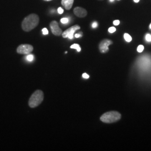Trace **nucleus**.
<instances>
[{"mask_svg":"<svg viewBox=\"0 0 151 151\" xmlns=\"http://www.w3.org/2000/svg\"><path fill=\"white\" fill-rule=\"evenodd\" d=\"M108 31L110 33H113L116 31V28L115 27H110L108 29Z\"/></svg>","mask_w":151,"mask_h":151,"instance_id":"nucleus-16","label":"nucleus"},{"mask_svg":"<svg viewBox=\"0 0 151 151\" xmlns=\"http://www.w3.org/2000/svg\"><path fill=\"white\" fill-rule=\"evenodd\" d=\"M44 1H50L52 0H44Z\"/></svg>","mask_w":151,"mask_h":151,"instance_id":"nucleus-25","label":"nucleus"},{"mask_svg":"<svg viewBox=\"0 0 151 151\" xmlns=\"http://www.w3.org/2000/svg\"><path fill=\"white\" fill-rule=\"evenodd\" d=\"M109 1H110V2H113L114 1V0H109Z\"/></svg>","mask_w":151,"mask_h":151,"instance_id":"nucleus-24","label":"nucleus"},{"mask_svg":"<svg viewBox=\"0 0 151 151\" xmlns=\"http://www.w3.org/2000/svg\"><path fill=\"white\" fill-rule=\"evenodd\" d=\"M33 47L30 44H22L17 48V53L20 54H29L33 50Z\"/></svg>","mask_w":151,"mask_h":151,"instance_id":"nucleus-5","label":"nucleus"},{"mask_svg":"<svg viewBox=\"0 0 151 151\" xmlns=\"http://www.w3.org/2000/svg\"><path fill=\"white\" fill-rule=\"evenodd\" d=\"M50 27L52 32L55 36H60L62 34V29L59 27L58 24L56 21H52L50 23Z\"/></svg>","mask_w":151,"mask_h":151,"instance_id":"nucleus-7","label":"nucleus"},{"mask_svg":"<svg viewBox=\"0 0 151 151\" xmlns=\"http://www.w3.org/2000/svg\"><path fill=\"white\" fill-rule=\"evenodd\" d=\"M121 119V114L118 111H111L104 114L100 120L105 123H113Z\"/></svg>","mask_w":151,"mask_h":151,"instance_id":"nucleus-3","label":"nucleus"},{"mask_svg":"<svg viewBox=\"0 0 151 151\" xmlns=\"http://www.w3.org/2000/svg\"><path fill=\"white\" fill-rule=\"evenodd\" d=\"M82 32H80V33H79V34H75V37L76 38H80L82 37Z\"/></svg>","mask_w":151,"mask_h":151,"instance_id":"nucleus-22","label":"nucleus"},{"mask_svg":"<svg viewBox=\"0 0 151 151\" xmlns=\"http://www.w3.org/2000/svg\"><path fill=\"white\" fill-rule=\"evenodd\" d=\"M74 2V0H62L61 4L65 8V9L68 10L72 8Z\"/></svg>","mask_w":151,"mask_h":151,"instance_id":"nucleus-9","label":"nucleus"},{"mask_svg":"<svg viewBox=\"0 0 151 151\" xmlns=\"http://www.w3.org/2000/svg\"><path fill=\"white\" fill-rule=\"evenodd\" d=\"M34 55L32 54H29L27 56L26 59L29 62H32V60H34Z\"/></svg>","mask_w":151,"mask_h":151,"instance_id":"nucleus-12","label":"nucleus"},{"mask_svg":"<svg viewBox=\"0 0 151 151\" xmlns=\"http://www.w3.org/2000/svg\"><path fill=\"white\" fill-rule=\"evenodd\" d=\"M133 1H134V2H135V3H138V2H139V0H133Z\"/></svg>","mask_w":151,"mask_h":151,"instance_id":"nucleus-23","label":"nucleus"},{"mask_svg":"<svg viewBox=\"0 0 151 151\" xmlns=\"http://www.w3.org/2000/svg\"><path fill=\"white\" fill-rule=\"evenodd\" d=\"M119 24H120V21L118 20H115L114 21L113 24L115 26H117V25H119Z\"/></svg>","mask_w":151,"mask_h":151,"instance_id":"nucleus-19","label":"nucleus"},{"mask_svg":"<svg viewBox=\"0 0 151 151\" xmlns=\"http://www.w3.org/2000/svg\"><path fill=\"white\" fill-rule=\"evenodd\" d=\"M113 44V42L109 39H104L99 44V50L102 53H106L109 51V46Z\"/></svg>","mask_w":151,"mask_h":151,"instance_id":"nucleus-6","label":"nucleus"},{"mask_svg":"<svg viewBox=\"0 0 151 151\" xmlns=\"http://www.w3.org/2000/svg\"><path fill=\"white\" fill-rule=\"evenodd\" d=\"M60 22L62 23V24H67L68 22H69V19L67 17H63L62 19H61L60 20Z\"/></svg>","mask_w":151,"mask_h":151,"instance_id":"nucleus-13","label":"nucleus"},{"mask_svg":"<svg viewBox=\"0 0 151 151\" xmlns=\"http://www.w3.org/2000/svg\"><path fill=\"white\" fill-rule=\"evenodd\" d=\"M124 38L125 40H126V42H130L132 40V38L131 37V36L129 34H128L127 33L124 34Z\"/></svg>","mask_w":151,"mask_h":151,"instance_id":"nucleus-11","label":"nucleus"},{"mask_svg":"<svg viewBox=\"0 0 151 151\" xmlns=\"http://www.w3.org/2000/svg\"><path fill=\"white\" fill-rule=\"evenodd\" d=\"M89 75H87L86 73H84L83 75H82V77L84 78H86V79H88L89 78Z\"/></svg>","mask_w":151,"mask_h":151,"instance_id":"nucleus-21","label":"nucleus"},{"mask_svg":"<svg viewBox=\"0 0 151 151\" xmlns=\"http://www.w3.org/2000/svg\"><path fill=\"white\" fill-rule=\"evenodd\" d=\"M118 1H119V0H118Z\"/></svg>","mask_w":151,"mask_h":151,"instance_id":"nucleus-28","label":"nucleus"},{"mask_svg":"<svg viewBox=\"0 0 151 151\" xmlns=\"http://www.w3.org/2000/svg\"><path fill=\"white\" fill-rule=\"evenodd\" d=\"M42 32H43V35H47V34H48V30L47 28H43L42 29Z\"/></svg>","mask_w":151,"mask_h":151,"instance_id":"nucleus-17","label":"nucleus"},{"mask_svg":"<svg viewBox=\"0 0 151 151\" xmlns=\"http://www.w3.org/2000/svg\"><path fill=\"white\" fill-rule=\"evenodd\" d=\"M39 17L35 14H32L25 17L22 22V30L26 32H29L37 27L39 24Z\"/></svg>","mask_w":151,"mask_h":151,"instance_id":"nucleus-1","label":"nucleus"},{"mask_svg":"<svg viewBox=\"0 0 151 151\" xmlns=\"http://www.w3.org/2000/svg\"><path fill=\"white\" fill-rule=\"evenodd\" d=\"M150 28L151 29V24H150Z\"/></svg>","mask_w":151,"mask_h":151,"instance_id":"nucleus-26","label":"nucleus"},{"mask_svg":"<svg viewBox=\"0 0 151 151\" xmlns=\"http://www.w3.org/2000/svg\"><path fill=\"white\" fill-rule=\"evenodd\" d=\"M70 48L71 49H77L78 52H80L81 51L80 46L79 45V44H72L70 46Z\"/></svg>","mask_w":151,"mask_h":151,"instance_id":"nucleus-10","label":"nucleus"},{"mask_svg":"<svg viewBox=\"0 0 151 151\" xmlns=\"http://www.w3.org/2000/svg\"><path fill=\"white\" fill-rule=\"evenodd\" d=\"M97 26H98V24H97V22H94L92 24V27L93 28H96L97 27Z\"/></svg>","mask_w":151,"mask_h":151,"instance_id":"nucleus-18","label":"nucleus"},{"mask_svg":"<svg viewBox=\"0 0 151 151\" xmlns=\"http://www.w3.org/2000/svg\"><path fill=\"white\" fill-rule=\"evenodd\" d=\"M73 12L76 16L78 17H84L87 15V12L86 10L81 7H76L74 10Z\"/></svg>","mask_w":151,"mask_h":151,"instance_id":"nucleus-8","label":"nucleus"},{"mask_svg":"<svg viewBox=\"0 0 151 151\" xmlns=\"http://www.w3.org/2000/svg\"><path fill=\"white\" fill-rule=\"evenodd\" d=\"M144 50V46L142 45H139L137 48V51L139 53H142Z\"/></svg>","mask_w":151,"mask_h":151,"instance_id":"nucleus-14","label":"nucleus"},{"mask_svg":"<svg viewBox=\"0 0 151 151\" xmlns=\"http://www.w3.org/2000/svg\"><path fill=\"white\" fill-rule=\"evenodd\" d=\"M43 92L38 90L34 92L31 96L29 100V105L30 108H36L43 102Z\"/></svg>","mask_w":151,"mask_h":151,"instance_id":"nucleus-2","label":"nucleus"},{"mask_svg":"<svg viewBox=\"0 0 151 151\" xmlns=\"http://www.w3.org/2000/svg\"><path fill=\"white\" fill-rule=\"evenodd\" d=\"M58 12L60 14H62L63 12V9L61 7H59L58 9Z\"/></svg>","mask_w":151,"mask_h":151,"instance_id":"nucleus-20","label":"nucleus"},{"mask_svg":"<svg viewBox=\"0 0 151 151\" xmlns=\"http://www.w3.org/2000/svg\"><path fill=\"white\" fill-rule=\"evenodd\" d=\"M80 27L78 25H75L74 26H72V27L68 28L66 30H65L64 32H62V35L63 38H69L70 39H72L74 37V33L76 30L80 29Z\"/></svg>","mask_w":151,"mask_h":151,"instance_id":"nucleus-4","label":"nucleus"},{"mask_svg":"<svg viewBox=\"0 0 151 151\" xmlns=\"http://www.w3.org/2000/svg\"><path fill=\"white\" fill-rule=\"evenodd\" d=\"M146 40L147 42H151V35L150 34H146Z\"/></svg>","mask_w":151,"mask_h":151,"instance_id":"nucleus-15","label":"nucleus"},{"mask_svg":"<svg viewBox=\"0 0 151 151\" xmlns=\"http://www.w3.org/2000/svg\"><path fill=\"white\" fill-rule=\"evenodd\" d=\"M99 1H103V0H99Z\"/></svg>","mask_w":151,"mask_h":151,"instance_id":"nucleus-27","label":"nucleus"}]
</instances>
